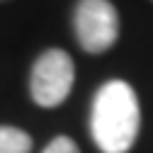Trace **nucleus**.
Wrapping results in <instances>:
<instances>
[{"label":"nucleus","mask_w":153,"mask_h":153,"mask_svg":"<svg viewBox=\"0 0 153 153\" xmlns=\"http://www.w3.org/2000/svg\"><path fill=\"white\" fill-rule=\"evenodd\" d=\"M141 109L134 88L124 80L105 83L92 100L90 134L102 153H126L139 136Z\"/></svg>","instance_id":"obj_1"},{"label":"nucleus","mask_w":153,"mask_h":153,"mask_svg":"<svg viewBox=\"0 0 153 153\" xmlns=\"http://www.w3.org/2000/svg\"><path fill=\"white\" fill-rule=\"evenodd\" d=\"M75 68L73 59L63 49H49L34 61L29 92L39 107H59L73 88Z\"/></svg>","instance_id":"obj_2"},{"label":"nucleus","mask_w":153,"mask_h":153,"mask_svg":"<svg viewBox=\"0 0 153 153\" xmlns=\"http://www.w3.org/2000/svg\"><path fill=\"white\" fill-rule=\"evenodd\" d=\"M73 25L78 44L88 53L112 49L119 36V17L109 0H78Z\"/></svg>","instance_id":"obj_3"},{"label":"nucleus","mask_w":153,"mask_h":153,"mask_svg":"<svg viewBox=\"0 0 153 153\" xmlns=\"http://www.w3.org/2000/svg\"><path fill=\"white\" fill-rule=\"evenodd\" d=\"M32 136L17 126H0V153H29Z\"/></svg>","instance_id":"obj_4"},{"label":"nucleus","mask_w":153,"mask_h":153,"mask_svg":"<svg viewBox=\"0 0 153 153\" xmlns=\"http://www.w3.org/2000/svg\"><path fill=\"white\" fill-rule=\"evenodd\" d=\"M42 153H80V148H78V143H75L73 139H68V136H56Z\"/></svg>","instance_id":"obj_5"},{"label":"nucleus","mask_w":153,"mask_h":153,"mask_svg":"<svg viewBox=\"0 0 153 153\" xmlns=\"http://www.w3.org/2000/svg\"><path fill=\"white\" fill-rule=\"evenodd\" d=\"M0 3H3V0H0Z\"/></svg>","instance_id":"obj_6"}]
</instances>
